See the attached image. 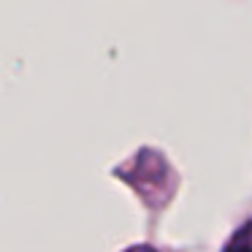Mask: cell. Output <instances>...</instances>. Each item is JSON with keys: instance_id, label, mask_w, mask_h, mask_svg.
<instances>
[{"instance_id": "cell-1", "label": "cell", "mask_w": 252, "mask_h": 252, "mask_svg": "<svg viewBox=\"0 0 252 252\" xmlns=\"http://www.w3.org/2000/svg\"><path fill=\"white\" fill-rule=\"evenodd\" d=\"M225 252H252V241H247V239H236Z\"/></svg>"}, {"instance_id": "cell-2", "label": "cell", "mask_w": 252, "mask_h": 252, "mask_svg": "<svg viewBox=\"0 0 252 252\" xmlns=\"http://www.w3.org/2000/svg\"><path fill=\"white\" fill-rule=\"evenodd\" d=\"M127 252H155L152 247H133V250H127Z\"/></svg>"}]
</instances>
